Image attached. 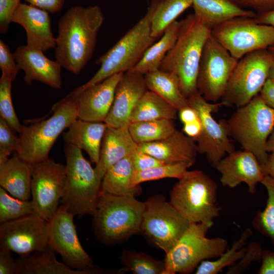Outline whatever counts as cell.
Instances as JSON below:
<instances>
[{
  "mask_svg": "<svg viewBox=\"0 0 274 274\" xmlns=\"http://www.w3.org/2000/svg\"><path fill=\"white\" fill-rule=\"evenodd\" d=\"M123 74L113 75L73 97L78 118L105 122L113 102L116 86Z\"/></svg>",
  "mask_w": 274,
  "mask_h": 274,
  "instance_id": "20",
  "label": "cell"
},
{
  "mask_svg": "<svg viewBox=\"0 0 274 274\" xmlns=\"http://www.w3.org/2000/svg\"><path fill=\"white\" fill-rule=\"evenodd\" d=\"M0 68L2 76L10 78L13 80L19 71L14 54L2 40H0Z\"/></svg>",
  "mask_w": 274,
  "mask_h": 274,
  "instance_id": "43",
  "label": "cell"
},
{
  "mask_svg": "<svg viewBox=\"0 0 274 274\" xmlns=\"http://www.w3.org/2000/svg\"><path fill=\"white\" fill-rule=\"evenodd\" d=\"M148 90L144 75L131 70L124 73L116 86L105 122L109 126L128 128L133 109Z\"/></svg>",
  "mask_w": 274,
  "mask_h": 274,
  "instance_id": "18",
  "label": "cell"
},
{
  "mask_svg": "<svg viewBox=\"0 0 274 274\" xmlns=\"http://www.w3.org/2000/svg\"><path fill=\"white\" fill-rule=\"evenodd\" d=\"M128 130L138 144L165 139L176 130L174 120L160 119L131 122Z\"/></svg>",
  "mask_w": 274,
  "mask_h": 274,
  "instance_id": "33",
  "label": "cell"
},
{
  "mask_svg": "<svg viewBox=\"0 0 274 274\" xmlns=\"http://www.w3.org/2000/svg\"><path fill=\"white\" fill-rule=\"evenodd\" d=\"M189 106L194 109L202 124V131L196 140L198 152L205 154L209 162L216 167L226 154L235 150L224 119L217 121L212 114L223 106L221 102L207 101L197 91L187 98Z\"/></svg>",
  "mask_w": 274,
  "mask_h": 274,
  "instance_id": "15",
  "label": "cell"
},
{
  "mask_svg": "<svg viewBox=\"0 0 274 274\" xmlns=\"http://www.w3.org/2000/svg\"><path fill=\"white\" fill-rule=\"evenodd\" d=\"M137 149L165 163H183L189 167L195 163L198 153L196 142L177 130L165 139L139 144Z\"/></svg>",
  "mask_w": 274,
  "mask_h": 274,
  "instance_id": "23",
  "label": "cell"
},
{
  "mask_svg": "<svg viewBox=\"0 0 274 274\" xmlns=\"http://www.w3.org/2000/svg\"><path fill=\"white\" fill-rule=\"evenodd\" d=\"M192 5V0H160L151 19V36L156 39L160 38L165 29Z\"/></svg>",
  "mask_w": 274,
  "mask_h": 274,
  "instance_id": "35",
  "label": "cell"
},
{
  "mask_svg": "<svg viewBox=\"0 0 274 274\" xmlns=\"http://www.w3.org/2000/svg\"><path fill=\"white\" fill-rule=\"evenodd\" d=\"M138 147L128 128H106L100 149L99 158L94 170L101 182L106 172L119 161L131 154Z\"/></svg>",
  "mask_w": 274,
  "mask_h": 274,
  "instance_id": "24",
  "label": "cell"
},
{
  "mask_svg": "<svg viewBox=\"0 0 274 274\" xmlns=\"http://www.w3.org/2000/svg\"><path fill=\"white\" fill-rule=\"evenodd\" d=\"M160 1L152 0L145 15L97 59L96 63L100 67L97 72L88 81L71 92L68 96L75 97L88 87L113 75L130 71L135 66L156 40L151 34V24Z\"/></svg>",
  "mask_w": 274,
  "mask_h": 274,
  "instance_id": "2",
  "label": "cell"
},
{
  "mask_svg": "<svg viewBox=\"0 0 274 274\" xmlns=\"http://www.w3.org/2000/svg\"><path fill=\"white\" fill-rule=\"evenodd\" d=\"M274 60L268 49L257 50L240 58L221 99L223 106L241 107L259 94Z\"/></svg>",
  "mask_w": 274,
  "mask_h": 274,
  "instance_id": "10",
  "label": "cell"
},
{
  "mask_svg": "<svg viewBox=\"0 0 274 274\" xmlns=\"http://www.w3.org/2000/svg\"><path fill=\"white\" fill-rule=\"evenodd\" d=\"M211 35L238 60L274 45V27L258 23L254 18H233L213 28Z\"/></svg>",
  "mask_w": 274,
  "mask_h": 274,
  "instance_id": "12",
  "label": "cell"
},
{
  "mask_svg": "<svg viewBox=\"0 0 274 274\" xmlns=\"http://www.w3.org/2000/svg\"><path fill=\"white\" fill-rule=\"evenodd\" d=\"M13 80L2 76L0 79V114L13 129L20 133L22 125L16 114L11 97V84Z\"/></svg>",
  "mask_w": 274,
  "mask_h": 274,
  "instance_id": "40",
  "label": "cell"
},
{
  "mask_svg": "<svg viewBox=\"0 0 274 274\" xmlns=\"http://www.w3.org/2000/svg\"><path fill=\"white\" fill-rule=\"evenodd\" d=\"M252 234L250 228L246 229L240 237L232 243L231 247L227 249L218 259L202 261L196 268L195 273L217 274L224 268L234 264L244 256L246 248L243 247Z\"/></svg>",
  "mask_w": 274,
  "mask_h": 274,
  "instance_id": "34",
  "label": "cell"
},
{
  "mask_svg": "<svg viewBox=\"0 0 274 274\" xmlns=\"http://www.w3.org/2000/svg\"><path fill=\"white\" fill-rule=\"evenodd\" d=\"M144 202L133 196H119L100 191L92 214L95 236L102 244L112 246L140 232Z\"/></svg>",
  "mask_w": 274,
  "mask_h": 274,
  "instance_id": "4",
  "label": "cell"
},
{
  "mask_svg": "<svg viewBox=\"0 0 274 274\" xmlns=\"http://www.w3.org/2000/svg\"><path fill=\"white\" fill-rule=\"evenodd\" d=\"M135 171L130 154L108 169L102 179L100 191L135 197L142 190L140 185L135 186L133 183Z\"/></svg>",
  "mask_w": 274,
  "mask_h": 274,
  "instance_id": "28",
  "label": "cell"
},
{
  "mask_svg": "<svg viewBox=\"0 0 274 274\" xmlns=\"http://www.w3.org/2000/svg\"><path fill=\"white\" fill-rule=\"evenodd\" d=\"M66 186L60 205L78 217L92 215L97 203L101 182L82 150L65 144Z\"/></svg>",
  "mask_w": 274,
  "mask_h": 274,
  "instance_id": "8",
  "label": "cell"
},
{
  "mask_svg": "<svg viewBox=\"0 0 274 274\" xmlns=\"http://www.w3.org/2000/svg\"><path fill=\"white\" fill-rule=\"evenodd\" d=\"M201 131L202 124L199 118L191 122L184 124L183 131L195 141L200 135Z\"/></svg>",
  "mask_w": 274,
  "mask_h": 274,
  "instance_id": "51",
  "label": "cell"
},
{
  "mask_svg": "<svg viewBox=\"0 0 274 274\" xmlns=\"http://www.w3.org/2000/svg\"><path fill=\"white\" fill-rule=\"evenodd\" d=\"M238 60L210 35L203 48L197 80L198 91L207 101L221 99Z\"/></svg>",
  "mask_w": 274,
  "mask_h": 274,
  "instance_id": "14",
  "label": "cell"
},
{
  "mask_svg": "<svg viewBox=\"0 0 274 274\" xmlns=\"http://www.w3.org/2000/svg\"><path fill=\"white\" fill-rule=\"evenodd\" d=\"M104 20L96 5L73 6L60 18L54 54L62 67L75 75L81 72L93 55Z\"/></svg>",
  "mask_w": 274,
  "mask_h": 274,
  "instance_id": "1",
  "label": "cell"
},
{
  "mask_svg": "<svg viewBox=\"0 0 274 274\" xmlns=\"http://www.w3.org/2000/svg\"><path fill=\"white\" fill-rule=\"evenodd\" d=\"M131 156L134 169L136 171L148 169L165 163L137 148L132 152Z\"/></svg>",
  "mask_w": 274,
  "mask_h": 274,
  "instance_id": "45",
  "label": "cell"
},
{
  "mask_svg": "<svg viewBox=\"0 0 274 274\" xmlns=\"http://www.w3.org/2000/svg\"><path fill=\"white\" fill-rule=\"evenodd\" d=\"M120 260L126 271L134 274H163L165 269L164 260H158L142 252L123 250Z\"/></svg>",
  "mask_w": 274,
  "mask_h": 274,
  "instance_id": "36",
  "label": "cell"
},
{
  "mask_svg": "<svg viewBox=\"0 0 274 274\" xmlns=\"http://www.w3.org/2000/svg\"><path fill=\"white\" fill-rule=\"evenodd\" d=\"M181 21H174L165 30L160 39L154 43L131 71L145 75L159 69L167 52L175 45L179 33Z\"/></svg>",
  "mask_w": 274,
  "mask_h": 274,
  "instance_id": "30",
  "label": "cell"
},
{
  "mask_svg": "<svg viewBox=\"0 0 274 274\" xmlns=\"http://www.w3.org/2000/svg\"><path fill=\"white\" fill-rule=\"evenodd\" d=\"M108 125L105 122L76 120L63 132L65 144L84 150L91 161L96 164L99 160L103 137Z\"/></svg>",
  "mask_w": 274,
  "mask_h": 274,
  "instance_id": "25",
  "label": "cell"
},
{
  "mask_svg": "<svg viewBox=\"0 0 274 274\" xmlns=\"http://www.w3.org/2000/svg\"><path fill=\"white\" fill-rule=\"evenodd\" d=\"M12 22L20 25L24 29L27 45L44 52L55 48V38L48 11L21 3L13 15Z\"/></svg>",
  "mask_w": 274,
  "mask_h": 274,
  "instance_id": "22",
  "label": "cell"
},
{
  "mask_svg": "<svg viewBox=\"0 0 274 274\" xmlns=\"http://www.w3.org/2000/svg\"><path fill=\"white\" fill-rule=\"evenodd\" d=\"M189 168L183 163H165L143 170L135 171L133 183L139 185L144 182L165 178L180 179Z\"/></svg>",
  "mask_w": 274,
  "mask_h": 274,
  "instance_id": "39",
  "label": "cell"
},
{
  "mask_svg": "<svg viewBox=\"0 0 274 274\" xmlns=\"http://www.w3.org/2000/svg\"><path fill=\"white\" fill-rule=\"evenodd\" d=\"M56 252L48 245L32 255L20 257L17 260V274H89L87 271L73 269L59 261Z\"/></svg>",
  "mask_w": 274,
  "mask_h": 274,
  "instance_id": "29",
  "label": "cell"
},
{
  "mask_svg": "<svg viewBox=\"0 0 274 274\" xmlns=\"http://www.w3.org/2000/svg\"><path fill=\"white\" fill-rule=\"evenodd\" d=\"M258 274H274V252L263 250Z\"/></svg>",
  "mask_w": 274,
  "mask_h": 274,
  "instance_id": "49",
  "label": "cell"
},
{
  "mask_svg": "<svg viewBox=\"0 0 274 274\" xmlns=\"http://www.w3.org/2000/svg\"><path fill=\"white\" fill-rule=\"evenodd\" d=\"M268 78L274 81V60L271 64L269 70Z\"/></svg>",
  "mask_w": 274,
  "mask_h": 274,
  "instance_id": "56",
  "label": "cell"
},
{
  "mask_svg": "<svg viewBox=\"0 0 274 274\" xmlns=\"http://www.w3.org/2000/svg\"><path fill=\"white\" fill-rule=\"evenodd\" d=\"M239 7L251 8L261 14L274 9V0H231Z\"/></svg>",
  "mask_w": 274,
  "mask_h": 274,
  "instance_id": "46",
  "label": "cell"
},
{
  "mask_svg": "<svg viewBox=\"0 0 274 274\" xmlns=\"http://www.w3.org/2000/svg\"><path fill=\"white\" fill-rule=\"evenodd\" d=\"M75 215L60 205L48 222L49 245L60 255L63 262L74 269L89 274L109 273L93 264V260L82 246L74 222Z\"/></svg>",
  "mask_w": 274,
  "mask_h": 274,
  "instance_id": "13",
  "label": "cell"
},
{
  "mask_svg": "<svg viewBox=\"0 0 274 274\" xmlns=\"http://www.w3.org/2000/svg\"><path fill=\"white\" fill-rule=\"evenodd\" d=\"M268 49L274 55V45L269 47Z\"/></svg>",
  "mask_w": 274,
  "mask_h": 274,
  "instance_id": "57",
  "label": "cell"
},
{
  "mask_svg": "<svg viewBox=\"0 0 274 274\" xmlns=\"http://www.w3.org/2000/svg\"><path fill=\"white\" fill-rule=\"evenodd\" d=\"M13 54L18 70L24 72L27 84L38 81L54 89L61 88L62 67L57 61L50 59L41 50L27 45L18 47Z\"/></svg>",
  "mask_w": 274,
  "mask_h": 274,
  "instance_id": "21",
  "label": "cell"
},
{
  "mask_svg": "<svg viewBox=\"0 0 274 274\" xmlns=\"http://www.w3.org/2000/svg\"><path fill=\"white\" fill-rule=\"evenodd\" d=\"M29 4L52 14L60 12L63 7L64 0H23Z\"/></svg>",
  "mask_w": 274,
  "mask_h": 274,
  "instance_id": "48",
  "label": "cell"
},
{
  "mask_svg": "<svg viewBox=\"0 0 274 274\" xmlns=\"http://www.w3.org/2000/svg\"><path fill=\"white\" fill-rule=\"evenodd\" d=\"M192 6L197 19L211 30L236 17L254 18L257 15L254 11L245 10L231 0H192Z\"/></svg>",
  "mask_w": 274,
  "mask_h": 274,
  "instance_id": "26",
  "label": "cell"
},
{
  "mask_svg": "<svg viewBox=\"0 0 274 274\" xmlns=\"http://www.w3.org/2000/svg\"><path fill=\"white\" fill-rule=\"evenodd\" d=\"M45 119L22 125L16 152L22 159L33 163L48 158L49 153L63 131L78 119L74 98L66 96L54 105Z\"/></svg>",
  "mask_w": 274,
  "mask_h": 274,
  "instance_id": "6",
  "label": "cell"
},
{
  "mask_svg": "<svg viewBox=\"0 0 274 274\" xmlns=\"http://www.w3.org/2000/svg\"><path fill=\"white\" fill-rule=\"evenodd\" d=\"M211 29L190 14L181 21L178 39L167 52L159 69L174 75L187 98L198 91L199 65L205 43Z\"/></svg>",
  "mask_w": 274,
  "mask_h": 274,
  "instance_id": "3",
  "label": "cell"
},
{
  "mask_svg": "<svg viewBox=\"0 0 274 274\" xmlns=\"http://www.w3.org/2000/svg\"><path fill=\"white\" fill-rule=\"evenodd\" d=\"M17 264L11 252L0 248V274H17Z\"/></svg>",
  "mask_w": 274,
  "mask_h": 274,
  "instance_id": "47",
  "label": "cell"
},
{
  "mask_svg": "<svg viewBox=\"0 0 274 274\" xmlns=\"http://www.w3.org/2000/svg\"><path fill=\"white\" fill-rule=\"evenodd\" d=\"M218 185L200 170H187L169 193V202L191 223L212 226L221 208L217 201Z\"/></svg>",
  "mask_w": 274,
  "mask_h": 274,
  "instance_id": "5",
  "label": "cell"
},
{
  "mask_svg": "<svg viewBox=\"0 0 274 274\" xmlns=\"http://www.w3.org/2000/svg\"><path fill=\"white\" fill-rule=\"evenodd\" d=\"M266 149L268 153H274V130L271 132L267 140Z\"/></svg>",
  "mask_w": 274,
  "mask_h": 274,
  "instance_id": "55",
  "label": "cell"
},
{
  "mask_svg": "<svg viewBox=\"0 0 274 274\" xmlns=\"http://www.w3.org/2000/svg\"><path fill=\"white\" fill-rule=\"evenodd\" d=\"M35 214L31 200L11 196L0 187V224Z\"/></svg>",
  "mask_w": 274,
  "mask_h": 274,
  "instance_id": "38",
  "label": "cell"
},
{
  "mask_svg": "<svg viewBox=\"0 0 274 274\" xmlns=\"http://www.w3.org/2000/svg\"><path fill=\"white\" fill-rule=\"evenodd\" d=\"M7 122L0 117V164L5 162L12 153H16L19 139Z\"/></svg>",
  "mask_w": 274,
  "mask_h": 274,
  "instance_id": "41",
  "label": "cell"
},
{
  "mask_svg": "<svg viewBox=\"0 0 274 274\" xmlns=\"http://www.w3.org/2000/svg\"><path fill=\"white\" fill-rule=\"evenodd\" d=\"M30 163L16 154L0 164V186L12 196L29 200L31 196Z\"/></svg>",
  "mask_w": 274,
  "mask_h": 274,
  "instance_id": "27",
  "label": "cell"
},
{
  "mask_svg": "<svg viewBox=\"0 0 274 274\" xmlns=\"http://www.w3.org/2000/svg\"><path fill=\"white\" fill-rule=\"evenodd\" d=\"M215 168L221 174L220 181L222 186L234 188L244 183L252 194L265 176L256 157L245 150H234L227 154Z\"/></svg>",
  "mask_w": 274,
  "mask_h": 274,
  "instance_id": "19",
  "label": "cell"
},
{
  "mask_svg": "<svg viewBox=\"0 0 274 274\" xmlns=\"http://www.w3.org/2000/svg\"><path fill=\"white\" fill-rule=\"evenodd\" d=\"M263 250L259 243L251 242L246 247V252L243 257L234 264L229 267L226 273H241L247 270L253 262H260Z\"/></svg>",
  "mask_w": 274,
  "mask_h": 274,
  "instance_id": "42",
  "label": "cell"
},
{
  "mask_svg": "<svg viewBox=\"0 0 274 274\" xmlns=\"http://www.w3.org/2000/svg\"><path fill=\"white\" fill-rule=\"evenodd\" d=\"M178 111L160 96L148 90L133 109L130 123L160 119L175 120Z\"/></svg>",
  "mask_w": 274,
  "mask_h": 274,
  "instance_id": "32",
  "label": "cell"
},
{
  "mask_svg": "<svg viewBox=\"0 0 274 274\" xmlns=\"http://www.w3.org/2000/svg\"><path fill=\"white\" fill-rule=\"evenodd\" d=\"M31 196L35 214L49 222L57 211L66 186V167L49 158L30 163Z\"/></svg>",
  "mask_w": 274,
  "mask_h": 274,
  "instance_id": "16",
  "label": "cell"
},
{
  "mask_svg": "<svg viewBox=\"0 0 274 274\" xmlns=\"http://www.w3.org/2000/svg\"><path fill=\"white\" fill-rule=\"evenodd\" d=\"M259 94L266 105L274 109V81L268 78Z\"/></svg>",
  "mask_w": 274,
  "mask_h": 274,
  "instance_id": "50",
  "label": "cell"
},
{
  "mask_svg": "<svg viewBox=\"0 0 274 274\" xmlns=\"http://www.w3.org/2000/svg\"><path fill=\"white\" fill-rule=\"evenodd\" d=\"M144 203L140 232L153 246L167 253L191 223L162 195L151 196Z\"/></svg>",
  "mask_w": 274,
  "mask_h": 274,
  "instance_id": "11",
  "label": "cell"
},
{
  "mask_svg": "<svg viewBox=\"0 0 274 274\" xmlns=\"http://www.w3.org/2000/svg\"><path fill=\"white\" fill-rule=\"evenodd\" d=\"M179 112L180 120L183 124L191 122L199 118L196 111L189 106L181 109Z\"/></svg>",
  "mask_w": 274,
  "mask_h": 274,
  "instance_id": "52",
  "label": "cell"
},
{
  "mask_svg": "<svg viewBox=\"0 0 274 274\" xmlns=\"http://www.w3.org/2000/svg\"><path fill=\"white\" fill-rule=\"evenodd\" d=\"M226 124L229 136L263 164L268 156L266 143L274 128V109L258 94L237 108Z\"/></svg>",
  "mask_w": 274,
  "mask_h": 274,
  "instance_id": "7",
  "label": "cell"
},
{
  "mask_svg": "<svg viewBox=\"0 0 274 274\" xmlns=\"http://www.w3.org/2000/svg\"><path fill=\"white\" fill-rule=\"evenodd\" d=\"M144 78L149 90L157 94L178 111L189 106L188 99L182 93L174 75L158 69L145 74Z\"/></svg>",
  "mask_w": 274,
  "mask_h": 274,
  "instance_id": "31",
  "label": "cell"
},
{
  "mask_svg": "<svg viewBox=\"0 0 274 274\" xmlns=\"http://www.w3.org/2000/svg\"><path fill=\"white\" fill-rule=\"evenodd\" d=\"M48 222L36 214L0 224V248L26 257L49 245Z\"/></svg>",
  "mask_w": 274,
  "mask_h": 274,
  "instance_id": "17",
  "label": "cell"
},
{
  "mask_svg": "<svg viewBox=\"0 0 274 274\" xmlns=\"http://www.w3.org/2000/svg\"><path fill=\"white\" fill-rule=\"evenodd\" d=\"M261 166L264 176H269L274 178V153L268 154L266 161L261 164Z\"/></svg>",
  "mask_w": 274,
  "mask_h": 274,
  "instance_id": "54",
  "label": "cell"
},
{
  "mask_svg": "<svg viewBox=\"0 0 274 274\" xmlns=\"http://www.w3.org/2000/svg\"><path fill=\"white\" fill-rule=\"evenodd\" d=\"M211 227L205 223H191L177 244L165 253L163 274L191 273L202 261L221 255L227 249L228 243L223 237H208Z\"/></svg>",
  "mask_w": 274,
  "mask_h": 274,
  "instance_id": "9",
  "label": "cell"
},
{
  "mask_svg": "<svg viewBox=\"0 0 274 274\" xmlns=\"http://www.w3.org/2000/svg\"><path fill=\"white\" fill-rule=\"evenodd\" d=\"M20 0H0V32L6 33L12 22L13 15L20 4Z\"/></svg>",
  "mask_w": 274,
  "mask_h": 274,
  "instance_id": "44",
  "label": "cell"
},
{
  "mask_svg": "<svg viewBox=\"0 0 274 274\" xmlns=\"http://www.w3.org/2000/svg\"><path fill=\"white\" fill-rule=\"evenodd\" d=\"M261 183L266 188L267 199L264 209L257 212L252 225L255 229L268 237L274 246V178L265 176Z\"/></svg>",
  "mask_w": 274,
  "mask_h": 274,
  "instance_id": "37",
  "label": "cell"
},
{
  "mask_svg": "<svg viewBox=\"0 0 274 274\" xmlns=\"http://www.w3.org/2000/svg\"><path fill=\"white\" fill-rule=\"evenodd\" d=\"M254 19L258 23L274 27V9L265 13L257 14Z\"/></svg>",
  "mask_w": 274,
  "mask_h": 274,
  "instance_id": "53",
  "label": "cell"
}]
</instances>
